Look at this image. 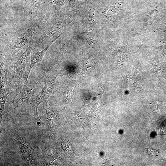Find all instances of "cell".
Returning <instances> with one entry per match:
<instances>
[{
  "instance_id": "1",
  "label": "cell",
  "mask_w": 166,
  "mask_h": 166,
  "mask_svg": "<svg viewBox=\"0 0 166 166\" xmlns=\"http://www.w3.org/2000/svg\"><path fill=\"white\" fill-rule=\"evenodd\" d=\"M32 46L27 47L20 56L11 59L8 71L7 76L10 84L16 89L21 81L23 74L26 72V67L31 59Z\"/></svg>"
},
{
  "instance_id": "2",
  "label": "cell",
  "mask_w": 166,
  "mask_h": 166,
  "mask_svg": "<svg viewBox=\"0 0 166 166\" xmlns=\"http://www.w3.org/2000/svg\"><path fill=\"white\" fill-rule=\"evenodd\" d=\"M48 13L38 20L34 25L23 33L19 35L15 42V53L23 47L27 48L34 45L46 27Z\"/></svg>"
},
{
  "instance_id": "3",
  "label": "cell",
  "mask_w": 166,
  "mask_h": 166,
  "mask_svg": "<svg viewBox=\"0 0 166 166\" xmlns=\"http://www.w3.org/2000/svg\"><path fill=\"white\" fill-rule=\"evenodd\" d=\"M49 16L50 14L43 33L34 44V48L44 46L54 34L64 31L68 24V19L65 15Z\"/></svg>"
},
{
  "instance_id": "4",
  "label": "cell",
  "mask_w": 166,
  "mask_h": 166,
  "mask_svg": "<svg viewBox=\"0 0 166 166\" xmlns=\"http://www.w3.org/2000/svg\"><path fill=\"white\" fill-rule=\"evenodd\" d=\"M40 84L37 82L35 87L29 88L27 86V84L24 82L22 90L13 101V104L15 107H21L27 104L30 98L38 91Z\"/></svg>"
},
{
  "instance_id": "5",
  "label": "cell",
  "mask_w": 166,
  "mask_h": 166,
  "mask_svg": "<svg viewBox=\"0 0 166 166\" xmlns=\"http://www.w3.org/2000/svg\"><path fill=\"white\" fill-rule=\"evenodd\" d=\"M61 35H59L58 37L54 39L51 42H50L48 43V44H47L46 48L40 51H38L37 52H35V49L33 47L31 54V61L29 68L28 70L26 71L25 76L24 77V79L25 80L24 82L28 84V79L29 75L31 69H32L33 66L37 64V63L40 62L41 61L46 51L48 50L51 44L58 38L60 37Z\"/></svg>"
},
{
  "instance_id": "6",
  "label": "cell",
  "mask_w": 166,
  "mask_h": 166,
  "mask_svg": "<svg viewBox=\"0 0 166 166\" xmlns=\"http://www.w3.org/2000/svg\"><path fill=\"white\" fill-rule=\"evenodd\" d=\"M53 81H49L48 80L46 81L41 93L31 101L30 103L31 106L36 109V112H38L39 105L42 102L48 100V98L52 94L53 89Z\"/></svg>"
},
{
  "instance_id": "7",
  "label": "cell",
  "mask_w": 166,
  "mask_h": 166,
  "mask_svg": "<svg viewBox=\"0 0 166 166\" xmlns=\"http://www.w3.org/2000/svg\"><path fill=\"white\" fill-rule=\"evenodd\" d=\"M19 148L20 152L25 160L30 165H35L33 149L27 143L22 140L18 141Z\"/></svg>"
},
{
  "instance_id": "8",
  "label": "cell",
  "mask_w": 166,
  "mask_h": 166,
  "mask_svg": "<svg viewBox=\"0 0 166 166\" xmlns=\"http://www.w3.org/2000/svg\"><path fill=\"white\" fill-rule=\"evenodd\" d=\"M9 82L7 80V69L5 66L3 57H1V96H3L9 91Z\"/></svg>"
},
{
  "instance_id": "9",
  "label": "cell",
  "mask_w": 166,
  "mask_h": 166,
  "mask_svg": "<svg viewBox=\"0 0 166 166\" xmlns=\"http://www.w3.org/2000/svg\"><path fill=\"white\" fill-rule=\"evenodd\" d=\"M48 107L46 108L43 106V108L46 110V128L47 132L50 131L51 129L54 128L55 121L56 120L54 113L52 111V108L49 104Z\"/></svg>"
},
{
  "instance_id": "10",
  "label": "cell",
  "mask_w": 166,
  "mask_h": 166,
  "mask_svg": "<svg viewBox=\"0 0 166 166\" xmlns=\"http://www.w3.org/2000/svg\"><path fill=\"white\" fill-rule=\"evenodd\" d=\"M42 157L46 166L56 165V161L48 152V149L42 147Z\"/></svg>"
},
{
  "instance_id": "11",
  "label": "cell",
  "mask_w": 166,
  "mask_h": 166,
  "mask_svg": "<svg viewBox=\"0 0 166 166\" xmlns=\"http://www.w3.org/2000/svg\"><path fill=\"white\" fill-rule=\"evenodd\" d=\"M26 1L30 7L31 13L34 17H36L42 0H26Z\"/></svg>"
},
{
  "instance_id": "12",
  "label": "cell",
  "mask_w": 166,
  "mask_h": 166,
  "mask_svg": "<svg viewBox=\"0 0 166 166\" xmlns=\"http://www.w3.org/2000/svg\"><path fill=\"white\" fill-rule=\"evenodd\" d=\"M64 2V0H42L41 6L48 9L49 7L54 5H61Z\"/></svg>"
},
{
  "instance_id": "13",
  "label": "cell",
  "mask_w": 166,
  "mask_h": 166,
  "mask_svg": "<svg viewBox=\"0 0 166 166\" xmlns=\"http://www.w3.org/2000/svg\"><path fill=\"white\" fill-rule=\"evenodd\" d=\"M9 93L5 95L4 96L1 97L0 104H1V111H0V123L1 124V122L3 120V117L5 114V111L4 106L7 98L9 97Z\"/></svg>"
},
{
  "instance_id": "14",
  "label": "cell",
  "mask_w": 166,
  "mask_h": 166,
  "mask_svg": "<svg viewBox=\"0 0 166 166\" xmlns=\"http://www.w3.org/2000/svg\"><path fill=\"white\" fill-rule=\"evenodd\" d=\"M62 149L66 153L69 154L72 152L71 143L68 141L64 140L62 144Z\"/></svg>"
}]
</instances>
